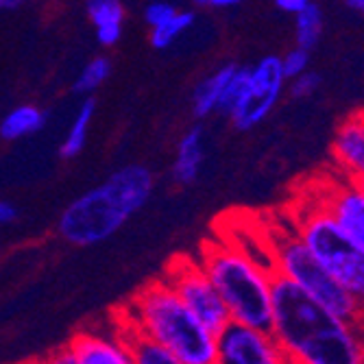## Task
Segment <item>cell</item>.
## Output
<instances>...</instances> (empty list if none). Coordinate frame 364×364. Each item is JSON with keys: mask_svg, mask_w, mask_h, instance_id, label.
<instances>
[{"mask_svg": "<svg viewBox=\"0 0 364 364\" xmlns=\"http://www.w3.org/2000/svg\"><path fill=\"white\" fill-rule=\"evenodd\" d=\"M271 334L292 364H364V329L273 275Z\"/></svg>", "mask_w": 364, "mask_h": 364, "instance_id": "obj_1", "label": "cell"}, {"mask_svg": "<svg viewBox=\"0 0 364 364\" xmlns=\"http://www.w3.org/2000/svg\"><path fill=\"white\" fill-rule=\"evenodd\" d=\"M155 190V175L144 164H127L105 181L90 188L65 208L57 220V234L73 247H94L134 218Z\"/></svg>", "mask_w": 364, "mask_h": 364, "instance_id": "obj_2", "label": "cell"}, {"mask_svg": "<svg viewBox=\"0 0 364 364\" xmlns=\"http://www.w3.org/2000/svg\"><path fill=\"white\" fill-rule=\"evenodd\" d=\"M114 321L153 341L183 364H216V334L192 314L164 277L140 288L122 306V314H114Z\"/></svg>", "mask_w": 364, "mask_h": 364, "instance_id": "obj_3", "label": "cell"}, {"mask_svg": "<svg viewBox=\"0 0 364 364\" xmlns=\"http://www.w3.org/2000/svg\"><path fill=\"white\" fill-rule=\"evenodd\" d=\"M198 262L234 323L269 329L273 314V271L229 240H208Z\"/></svg>", "mask_w": 364, "mask_h": 364, "instance_id": "obj_4", "label": "cell"}, {"mask_svg": "<svg viewBox=\"0 0 364 364\" xmlns=\"http://www.w3.org/2000/svg\"><path fill=\"white\" fill-rule=\"evenodd\" d=\"M269 251L275 275L299 286L312 299H316L343 321L355 323L364 329V306L327 273V269L308 251L294 231L275 227Z\"/></svg>", "mask_w": 364, "mask_h": 364, "instance_id": "obj_5", "label": "cell"}, {"mask_svg": "<svg viewBox=\"0 0 364 364\" xmlns=\"http://www.w3.org/2000/svg\"><path fill=\"white\" fill-rule=\"evenodd\" d=\"M294 234L327 273L364 306V253L351 242L323 203L296 212Z\"/></svg>", "mask_w": 364, "mask_h": 364, "instance_id": "obj_6", "label": "cell"}, {"mask_svg": "<svg viewBox=\"0 0 364 364\" xmlns=\"http://www.w3.org/2000/svg\"><path fill=\"white\" fill-rule=\"evenodd\" d=\"M286 77L277 55H267L253 65H247V79L238 103L229 112L236 129L249 131L271 116L286 92Z\"/></svg>", "mask_w": 364, "mask_h": 364, "instance_id": "obj_7", "label": "cell"}, {"mask_svg": "<svg viewBox=\"0 0 364 364\" xmlns=\"http://www.w3.org/2000/svg\"><path fill=\"white\" fill-rule=\"evenodd\" d=\"M164 279L173 286V290L179 294V299L192 310V314L201 321L210 332L218 334L231 321L218 290L210 282L198 257L194 255L175 257L166 267Z\"/></svg>", "mask_w": 364, "mask_h": 364, "instance_id": "obj_8", "label": "cell"}, {"mask_svg": "<svg viewBox=\"0 0 364 364\" xmlns=\"http://www.w3.org/2000/svg\"><path fill=\"white\" fill-rule=\"evenodd\" d=\"M216 364H292L271 329L229 321L216 334Z\"/></svg>", "mask_w": 364, "mask_h": 364, "instance_id": "obj_9", "label": "cell"}, {"mask_svg": "<svg viewBox=\"0 0 364 364\" xmlns=\"http://www.w3.org/2000/svg\"><path fill=\"white\" fill-rule=\"evenodd\" d=\"M79 364H136L127 334L116 325L114 332L85 327L68 341Z\"/></svg>", "mask_w": 364, "mask_h": 364, "instance_id": "obj_10", "label": "cell"}, {"mask_svg": "<svg viewBox=\"0 0 364 364\" xmlns=\"http://www.w3.org/2000/svg\"><path fill=\"white\" fill-rule=\"evenodd\" d=\"M325 210L334 216L351 242L364 253V194L351 179L329 181L323 194Z\"/></svg>", "mask_w": 364, "mask_h": 364, "instance_id": "obj_11", "label": "cell"}, {"mask_svg": "<svg viewBox=\"0 0 364 364\" xmlns=\"http://www.w3.org/2000/svg\"><path fill=\"white\" fill-rule=\"evenodd\" d=\"M332 157L345 179L364 177V109L347 116L332 142Z\"/></svg>", "mask_w": 364, "mask_h": 364, "instance_id": "obj_12", "label": "cell"}, {"mask_svg": "<svg viewBox=\"0 0 364 364\" xmlns=\"http://www.w3.org/2000/svg\"><path fill=\"white\" fill-rule=\"evenodd\" d=\"M203 164H205V129L201 124H194L177 142L171 177L179 186H190L201 175Z\"/></svg>", "mask_w": 364, "mask_h": 364, "instance_id": "obj_13", "label": "cell"}, {"mask_svg": "<svg viewBox=\"0 0 364 364\" xmlns=\"http://www.w3.org/2000/svg\"><path fill=\"white\" fill-rule=\"evenodd\" d=\"M85 16L94 28L96 42L112 48L122 40L127 9L122 0H85Z\"/></svg>", "mask_w": 364, "mask_h": 364, "instance_id": "obj_14", "label": "cell"}, {"mask_svg": "<svg viewBox=\"0 0 364 364\" xmlns=\"http://www.w3.org/2000/svg\"><path fill=\"white\" fill-rule=\"evenodd\" d=\"M236 70L238 63H223L220 68H216L205 79L198 81V85L192 92V114L196 118H208L212 114H218L225 92L231 79H234Z\"/></svg>", "mask_w": 364, "mask_h": 364, "instance_id": "obj_15", "label": "cell"}, {"mask_svg": "<svg viewBox=\"0 0 364 364\" xmlns=\"http://www.w3.org/2000/svg\"><path fill=\"white\" fill-rule=\"evenodd\" d=\"M48 124V114L33 105L22 103L11 107L3 118H0V140L3 142H18L28 136H36Z\"/></svg>", "mask_w": 364, "mask_h": 364, "instance_id": "obj_16", "label": "cell"}, {"mask_svg": "<svg viewBox=\"0 0 364 364\" xmlns=\"http://www.w3.org/2000/svg\"><path fill=\"white\" fill-rule=\"evenodd\" d=\"M94 114H96V101L92 96H85L81 105L77 107L68 129H65V136L61 140L59 153L63 159H75L87 144V136H90V129L94 122Z\"/></svg>", "mask_w": 364, "mask_h": 364, "instance_id": "obj_17", "label": "cell"}, {"mask_svg": "<svg viewBox=\"0 0 364 364\" xmlns=\"http://www.w3.org/2000/svg\"><path fill=\"white\" fill-rule=\"evenodd\" d=\"M196 22V16L188 9H177L168 20H164L161 24L149 28L151 31V46L157 48V50H166L171 48L173 44H177V40H181L186 33L194 26Z\"/></svg>", "mask_w": 364, "mask_h": 364, "instance_id": "obj_18", "label": "cell"}, {"mask_svg": "<svg viewBox=\"0 0 364 364\" xmlns=\"http://www.w3.org/2000/svg\"><path fill=\"white\" fill-rule=\"evenodd\" d=\"M323 36V11L316 3H310L294 16V40L296 46L312 50Z\"/></svg>", "mask_w": 364, "mask_h": 364, "instance_id": "obj_19", "label": "cell"}, {"mask_svg": "<svg viewBox=\"0 0 364 364\" xmlns=\"http://www.w3.org/2000/svg\"><path fill=\"white\" fill-rule=\"evenodd\" d=\"M109 77H112V59L105 55L92 57L90 61L83 63V68L75 79V92L83 96H92Z\"/></svg>", "mask_w": 364, "mask_h": 364, "instance_id": "obj_20", "label": "cell"}, {"mask_svg": "<svg viewBox=\"0 0 364 364\" xmlns=\"http://www.w3.org/2000/svg\"><path fill=\"white\" fill-rule=\"evenodd\" d=\"M120 329L127 334V338L131 343L136 364H183L181 360H177L173 353H168L166 349H161L153 341H149V338H144V336H140L136 332H131V329H124V327H120Z\"/></svg>", "mask_w": 364, "mask_h": 364, "instance_id": "obj_21", "label": "cell"}, {"mask_svg": "<svg viewBox=\"0 0 364 364\" xmlns=\"http://www.w3.org/2000/svg\"><path fill=\"white\" fill-rule=\"evenodd\" d=\"M279 61H282V70H284L286 81L288 79H294L296 75H301V73L308 70V65H310V50H306V48L294 44V48H290L286 55H282Z\"/></svg>", "mask_w": 364, "mask_h": 364, "instance_id": "obj_22", "label": "cell"}, {"mask_svg": "<svg viewBox=\"0 0 364 364\" xmlns=\"http://www.w3.org/2000/svg\"><path fill=\"white\" fill-rule=\"evenodd\" d=\"M288 94L292 98H308L312 94H316V90L321 87V75L316 73H301V75H296L294 79H288Z\"/></svg>", "mask_w": 364, "mask_h": 364, "instance_id": "obj_23", "label": "cell"}, {"mask_svg": "<svg viewBox=\"0 0 364 364\" xmlns=\"http://www.w3.org/2000/svg\"><path fill=\"white\" fill-rule=\"evenodd\" d=\"M177 11V7L173 3H168V0H153V3H149L144 7V22L149 28L161 24L164 20H168L173 14Z\"/></svg>", "mask_w": 364, "mask_h": 364, "instance_id": "obj_24", "label": "cell"}, {"mask_svg": "<svg viewBox=\"0 0 364 364\" xmlns=\"http://www.w3.org/2000/svg\"><path fill=\"white\" fill-rule=\"evenodd\" d=\"M31 364H79V360H77L75 351L70 349V345L65 343L63 347H59V349L50 351L46 358L36 360V362H31Z\"/></svg>", "mask_w": 364, "mask_h": 364, "instance_id": "obj_25", "label": "cell"}, {"mask_svg": "<svg viewBox=\"0 0 364 364\" xmlns=\"http://www.w3.org/2000/svg\"><path fill=\"white\" fill-rule=\"evenodd\" d=\"M192 3L196 7H201V9H236L240 7L242 3H247V0H192Z\"/></svg>", "mask_w": 364, "mask_h": 364, "instance_id": "obj_26", "label": "cell"}, {"mask_svg": "<svg viewBox=\"0 0 364 364\" xmlns=\"http://www.w3.org/2000/svg\"><path fill=\"white\" fill-rule=\"evenodd\" d=\"M20 216V210L9 201V198H0V227L14 225Z\"/></svg>", "mask_w": 364, "mask_h": 364, "instance_id": "obj_27", "label": "cell"}, {"mask_svg": "<svg viewBox=\"0 0 364 364\" xmlns=\"http://www.w3.org/2000/svg\"><path fill=\"white\" fill-rule=\"evenodd\" d=\"M275 7L284 14H290V16H296L301 9H306L312 0H273Z\"/></svg>", "mask_w": 364, "mask_h": 364, "instance_id": "obj_28", "label": "cell"}, {"mask_svg": "<svg viewBox=\"0 0 364 364\" xmlns=\"http://www.w3.org/2000/svg\"><path fill=\"white\" fill-rule=\"evenodd\" d=\"M26 5V0H0V14H7V11H16L20 7Z\"/></svg>", "mask_w": 364, "mask_h": 364, "instance_id": "obj_29", "label": "cell"}, {"mask_svg": "<svg viewBox=\"0 0 364 364\" xmlns=\"http://www.w3.org/2000/svg\"><path fill=\"white\" fill-rule=\"evenodd\" d=\"M345 7H349L351 11H358V14H364V0H343Z\"/></svg>", "mask_w": 364, "mask_h": 364, "instance_id": "obj_30", "label": "cell"}, {"mask_svg": "<svg viewBox=\"0 0 364 364\" xmlns=\"http://www.w3.org/2000/svg\"><path fill=\"white\" fill-rule=\"evenodd\" d=\"M353 183H355V186H358V190H360V192L364 194V177H360V179H355Z\"/></svg>", "mask_w": 364, "mask_h": 364, "instance_id": "obj_31", "label": "cell"}]
</instances>
